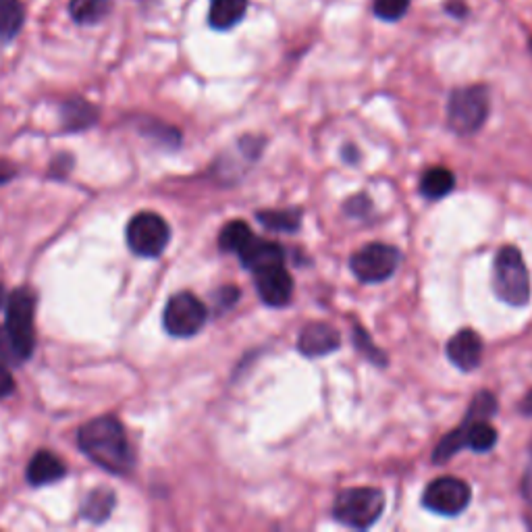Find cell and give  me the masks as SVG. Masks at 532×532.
I'll return each instance as SVG.
<instances>
[{"label": "cell", "instance_id": "cell-1", "mask_svg": "<svg viewBox=\"0 0 532 532\" xmlns=\"http://www.w3.org/2000/svg\"><path fill=\"white\" fill-rule=\"evenodd\" d=\"M79 447L106 472L127 474L133 468V451L125 429L113 416H102L84 424L79 431Z\"/></svg>", "mask_w": 532, "mask_h": 532}, {"label": "cell", "instance_id": "cell-2", "mask_svg": "<svg viewBox=\"0 0 532 532\" xmlns=\"http://www.w3.org/2000/svg\"><path fill=\"white\" fill-rule=\"evenodd\" d=\"M497 412V399L489 391H481L474 402L470 404L468 416L460 429L451 431L435 449L433 460L435 462H445L449 460L462 447H468L472 451H478V454H485V451H491L497 443V431L493 424L487 422L489 416Z\"/></svg>", "mask_w": 532, "mask_h": 532}, {"label": "cell", "instance_id": "cell-3", "mask_svg": "<svg viewBox=\"0 0 532 532\" xmlns=\"http://www.w3.org/2000/svg\"><path fill=\"white\" fill-rule=\"evenodd\" d=\"M493 289L501 302L526 306L530 300V275L516 246H503L495 256Z\"/></svg>", "mask_w": 532, "mask_h": 532}, {"label": "cell", "instance_id": "cell-4", "mask_svg": "<svg viewBox=\"0 0 532 532\" xmlns=\"http://www.w3.org/2000/svg\"><path fill=\"white\" fill-rule=\"evenodd\" d=\"M385 512V493L375 487H354L337 495L333 516L350 528H370Z\"/></svg>", "mask_w": 532, "mask_h": 532}, {"label": "cell", "instance_id": "cell-5", "mask_svg": "<svg viewBox=\"0 0 532 532\" xmlns=\"http://www.w3.org/2000/svg\"><path fill=\"white\" fill-rule=\"evenodd\" d=\"M489 109V90L485 86L458 88L447 102V123L458 136H470L485 125Z\"/></svg>", "mask_w": 532, "mask_h": 532}, {"label": "cell", "instance_id": "cell-6", "mask_svg": "<svg viewBox=\"0 0 532 532\" xmlns=\"http://www.w3.org/2000/svg\"><path fill=\"white\" fill-rule=\"evenodd\" d=\"M34 296L28 289H17L11 294L9 304H7V323H5V333H7V343L13 358L25 360L30 358L34 352Z\"/></svg>", "mask_w": 532, "mask_h": 532}, {"label": "cell", "instance_id": "cell-7", "mask_svg": "<svg viewBox=\"0 0 532 532\" xmlns=\"http://www.w3.org/2000/svg\"><path fill=\"white\" fill-rule=\"evenodd\" d=\"M171 239L167 221L156 212H140L127 225V246L133 254L156 258L165 252Z\"/></svg>", "mask_w": 532, "mask_h": 532}, {"label": "cell", "instance_id": "cell-8", "mask_svg": "<svg viewBox=\"0 0 532 532\" xmlns=\"http://www.w3.org/2000/svg\"><path fill=\"white\" fill-rule=\"evenodd\" d=\"M399 250L389 244H368L360 248L352 258V273L364 283H381L389 279L399 266Z\"/></svg>", "mask_w": 532, "mask_h": 532}, {"label": "cell", "instance_id": "cell-9", "mask_svg": "<svg viewBox=\"0 0 532 532\" xmlns=\"http://www.w3.org/2000/svg\"><path fill=\"white\" fill-rule=\"evenodd\" d=\"M206 318L208 310L202 300H198L194 294H188V291H183V294H177L169 300L163 323L167 333H171L173 337H192L200 333V329L206 325Z\"/></svg>", "mask_w": 532, "mask_h": 532}, {"label": "cell", "instance_id": "cell-10", "mask_svg": "<svg viewBox=\"0 0 532 532\" xmlns=\"http://www.w3.org/2000/svg\"><path fill=\"white\" fill-rule=\"evenodd\" d=\"M472 499V491L466 481L456 476H441L433 481L422 495L424 508L441 516L462 514Z\"/></svg>", "mask_w": 532, "mask_h": 532}, {"label": "cell", "instance_id": "cell-11", "mask_svg": "<svg viewBox=\"0 0 532 532\" xmlns=\"http://www.w3.org/2000/svg\"><path fill=\"white\" fill-rule=\"evenodd\" d=\"M256 289L266 306L281 308L287 306L291 296H294V279H291L283 264H277L256 273Z\"/></svg>", "mask_w": 532, "mask_h": 532}, {"label": "cell", "instance_id": "cell-12", "mask_svg": "<svg viewBox=\"0 0 532 532\" xmlns=\"http://www.w3.org/2000/svg\"><path fill=\"white\" fill-rule=\"evenodd\" d=\"M341 345L337 329L327 323H310L302 329L298 337V350L308 358H318L333 354Z\"/></svg>", "mask_w": 532, "mask_h": 532}, {"label": "cell", "instance_id": "cell-13", "mask_svg": "<svg viewBox=\"0 0 532 532\" xmlns=\"http://www.w3.org/2000/svg\"><path fill=\"white\" fill-rule=\"evenodd\" d=\"M447 358L460 370H474L483 360V339L476 331L464 329L447 343Z\"/></svg>", "mask_w": 532, "mask_h": 532}, {"label": "cell", "instance_id": "cell-14", "mask_svg": "<svg viewBox=\"0 0 532 532\" xmlns=\"http://www.w3.org/2000/svg\"><path fill=\"white\" fill-rule=\"evenodd\" d=\"M239 260L252 273H260L264 269L285 262V252L277 242H269V239L252 237L246 244V248L239 252Z\"/></svg>", "mask_w": 532, "mask_h": 532}, {"label": "cell", "instance_id": "cell-15", "mask_svg": "<svg viewBox=\"0 0 532 532\" xmlns=\"http://www.w3.org/2000/svg\"><path fill=\"white\" fill-rule=\"evenodd\" d=\"M65 464L50 451H40L28 466V481L34 487H42L48 483H57L65 476Z\"/></svg>", "mask_w": 532, "mask_h": 532}, {"label": "cell", "instance_id": "cell-16", "mask_svg": "<svg viewBox=\"0 0 532 532\" xmlns=\"http://www.w3.org/2000/svg\"><path fill=\"white\" fill-rule=\"evenodd\" d=\"M248 0H210L208 23L215 30H231L244 19Z\"/></svg>", "mask_w": 532, "mask_h": 532}, {"label": "cell", "instance_id": "cell-17", "mask_svg": "<svg viewBox=\"0 0 532 532\" xmlns=\"http://www.w3.org/2000/svg\"><path fill=\"white\" fill-rule=\"evenodd\" d=\"M456 188V177L449 169L433 167L420 179V194L429 200H439Z\"/></svg>", "mask_w": 532, "mask_h": 532}, {"label": "cell", "instance_id": "cell-18", "mask_svg": "<svg viewBox=\"0 0 532 532\" xmlns=\"http://www.w3.org/2000/svg\"><path fill=\"white\" fill-rule=\"evenodd\" d=\"M113 9V0H71L69 13L73 21L82 25H94L102 21Z\"/></svg>", "mask_w": 532, "mask_h": 532}, {"label": "cell", "instance_id": "cell-19", "mask_svg": "<svg viewBox=\"0 0 532 532\" xmlns=\"http://www.w3.org/2000/svg\"><path fill=\"white\" fill-rule=\"evenodd\" d=\"M113 508H115V495H113V491H109V489H96V491H92L86 497V501L82 505V516L86 520H90V522H104L106 518L111 516Z\"/></svg>", "mask_w": 532, "mask_h": 532}, {"label": "cell", "instance_id": "cell-20", "mask_svg": "<svg viewBox=\"0 0 532 532\" xmlns=\"http://www.w3.org/2000/svg\"><path fill=\"white\" fill-rule=\"evenodd\" d=\"M25 9L21 0H0V40L9 42L21 30Z\"/></svg>", "mask_w": 532, "mask_h": 532}, {"label": "cell", "instance_id": "cell-21", "mask_svg": "<svg viewBox=\"0 0 532 532\" xmlns=\"http://www.w3.org/2000/svg\"><path fill=\"white\" fill-rule=\"evenodd\" d=\"M258 221L271 231H296L302 223V212L298 208H285V210H262L258 212Z\"/></svg>", "mask_w": 532, "mask_h": 532}, {"label": "cell", "instance_id": "cell-22", "mask_svg": "<svg viewBox=\"0 0 532 532\" xmlns=\"http://www.w3.org/2000/svg\"><path fill=\"white\" fill-rule=\"evenodd\" d=\"M254 237L252 229L248 223L244 221H231L221 229L219 235V248L223 252H242L246 248V244Z\"/></svg>", "mask_w": 532, "mask_h": 532}, {"label": "cell", "instance_id": "cell-23", "mask_svg": "<svg viewBox=\"0 0 532 532\" xmlns=\"http://www.w3.org/2000/svg\"><path fill=\"white\" fill-rule=\"evenodd\" d=\"M63 121L67 129H86L96 121V109L86 100H71L63 106Z\"/></svg>", "mask_w": 532, "mask_h": 532}, {"label": "cell", "instance_id": "cell-24", "mask_svg": "<svg viewBox=\"0 0 532 532\" xmlns=\"http://www.w3.org/2000/svg\"><path fill=\"white\" fill-rule=\"evenodd\" d=\"M410 0H375L372 11L383 21H397L408 13Z\"/></svg>", "mask_w": 532, "mask_h": 532}, {"label": "cell", "instance_id": "cell-25", "mask_svg": "<svg viewBox=\"0 0 532 532\" xmlns=\"http://www.w3.org/2000/svg\"><path fill=\"white\" fill-rule=\"evenodd\" d=\"M354 341H356V348L370 360V362H377V364H385L387 362V358H385V354L377 348V345L375 343H372L370 339H368V335H366V331L362 329V327H354Z\"/></svg>", "mask_w": 532, "mask_h": 532}, {"label": "cell", "instance_id": "cell-26", "mask_svg": "<svg viewBox=\"0 0 532 532\" xmlns=\"http://www.w3.org/2000/svg\"><path fill=\"white\" fill-rule=\"evenodd\" d=\"M237 300H239V289L233 287V285H225L215 294V304H217L219 312L229 310L231 306H235Z\"/></svg>", "mask_w": 532, "mask_h": 532}, {"label": "cell", "instance_id": "cell-27", "mask_svg": "<svg viewBox=\"0 0 532 532\" xmlns=\"http://www.w3.org/2000/svg\"><path fill=\"white\" fill-rule=\"evenodd\" d=\"M13 389H15V381H13V377H11L9 368L0 364V399L7 397V395H11Z\"/></svg>", "mask_w": 532, "mask_h": 532}, {"label": "cell", "instance_id": "cell-28", "mask_svg": "<svg viewBox=\"0 0 532 532\" xmlns=\"http://www.w3.org/2000/svg\"><path fill=\"white\" fill-rule=\"evenodd\" d=\"M445 9L449 15H454V17H464L468 13V7H466L464 0H449Z\"/></svg>", "mask_w": 532, "mask_h": 532}, {"label": "cell", "instance_id": "cell-29", "mask_svg": "<svg viewBox=\"0 0 532 532\" xmlns=\"http://www.w3.org/2000/svg\"><path fill=\"white\" fill-rule=\"evenodd\" d=\"M15 175H17V167L13 163L3 161V158H0V183H7Z\"/></svg>", "mask_w": 532, "mask_h": 532}, {"label": "cell", "instance_id": "cell-30", "mask_svg": "<svg viewBox=\"0 0 532 532\" xmlns=\"http://www.w3.org/2000/svg\"><path fill=\"white\" fill-rule=\"evenodd\" d=\"M520 410H522L526 416H532V391L524 397V402H522Z\"/></svg>", "mask_w": 532, "mask_h": 532}, {"label": "cell", "instance_id": "cell-31", "mask_svg": "<svg viewBox=\"0 0 532 532\" xmlns=\"http://www.w3.org/2000/svg\"><path fill=\"white\" fill-rule=\"evenodd\" d=\"M3 302H5V289L0 287V306H3Z\"/></svg>", "mask_w": 532, "mask_h": 532}]
</instances>
